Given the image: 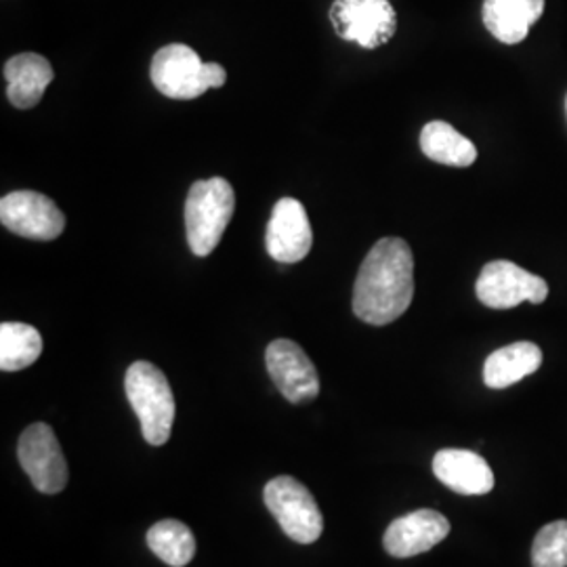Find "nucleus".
Returning a JSON list of instances; mask_svg holds the SVG:
<instances>
[{"label":"nucleus","instance_id":"423d86ee","mask_svg":"<svg viewBox=\"0 0 567 567\" xmlns=\"http://www.w3.org/2000/svg\"><path fill=\"white\" fill-rule=\"evenodd\" d=\"M328 20L339 39L370 51L385 47L398 32V13L389 0H334Z\"/></svg>","mask_w":567,"mask_h":567},{"label":"nucleus","instance_id":"9b49d317","mask_svg":"<svg viewBox=\"0 0 567 567\" xmlns=\"http://www.w3.org/2000/svg\"><path fill=\"white\" fill-rule=\"evenodd\" d=\"M313 246V231L303 204L282 198L274 206L265 231L267 255L278 264H299Z\"/></svg>","mask_w":567,"mask_h":567},{"label":"nucleus","instance_id":"6ab92c4d","mask_svg":"<svg viewBox=\"0 0 567 567\" xmlns=\"http://www.w3.org/2000/svg\"><path fill=\"white\" fill-rule=\"evenodd\" d=\"M145 540L166 566L185 567L196 555V538L192 529L177 519H164L150 527Z\"/></svg>","mask_w":567,"mask_h":567},{"label":"nucleus","instance_id":"f03ea898","mask_svg":"<svg viewBox=\"0 0 567 567\" xmlns=\"http://www.w3.org/2000/svg\"><path fill=\"white\" fill-rule=\"evenodd\" d=\"M236 210V194L224 177H210L189 187L185 200V234L196 257H208L221 243Z\"/></svg>","mask_w":567,"mask_h":567},{"label":"nucleus","instance_id":"a211bd4d","mask_svg":"<svg viewBox=\"0 0 567 567\" xmlns=\"http://www.w3.org/2000/svg\"><path fill=\"white\" fill-rule=\"evenodd\" d=\"M42 353L41 332L30 324L2 322L0 326V370L18 372L34 364Z\"/></svg>","mask_w":567,"mask_h":567},{"label":"nucleus","instance_id":"7ed1b4c3","mask_svg":"<svg viewBox=\"0 0 567 567\" xmlns=\"http://www.w3.org/2000/svg\"><path fill=\"white\" fill-rule=\"evenodd\" d=\"M150 79L168 100H198L208 89H219L227 81V72L219 63H204L200 55L187 44H166L150 65Z\"/></svg>","mask_w":567,"mask_h":567},{"label":"nucleus","instance_id":"0eeeda50","mask_svg":"<svg viewBox=\"0 0 567 567\" xmlns=\"http://www.w3.org/2000/svg\"><path fill=\"white\" fill-rule=\"evenodd\" d=\"M475 292L477 299L489 309H513L524 301L534 305L545 303L548 284L540 276L529 274L519 265L498 259L489 261L482 269L475 284Z\"/></svg>","mask_w":567,"mask_h":567},{"label":"nucleus","instance_id":"9d476101","mask_svg":"<svg viewBox=\"0 0 567 567\" xmlns=\"http://www.w3.org/2000/svg\"><path fill=\"white\" fill-rule=\"evenodd\" d=\"M265 365L274 385L290 404H305L318 398L320 377L301 344L288 339L269 343L265 351Z\"/></svg>","mask_w":567,"mask_h":567},{"label":"nucleus","instance_id":"6e6552de","mask_svg":"<svg viewBox=\"0 0 567 567\" xmlns=\"http://www.w3.org/2000/svg\"><path fill=\"white\" fill-rule=\"evenodd\" d=\"M0 221L25 240L51 243L65 229V217L60 206L39 192H11L0 200Z\"/></svg>","mask_w":567,"mask_h":567},{"label":"nucleus","instance_id":"20e7f679","mask_svg":"<svg viewBox=\"0 0 567 567\" xmlns=\"http://www.w3.org/2000/svg\"><path fill=\"white\" fill-rule=\"evenodd\" d=\"M124 391L142 423L145 442L150 446H164L175 421V395L166 374L150 362H133L124 377Z\"/></svg>","mask_w":567,"mask_h":567},{"label":"nucleus","instance_id":"4468645a","mask_svg":"<svg viewBox=\"0 0 567 567\" xmlns=\"http://www.w3.org/2000/svg\"><path fill=\"white\" fill-rule=\"evenodd\" d=\"M545 0H484L482 20L487 32L503 44L526 41L532 25L543 18Z\"/></svg>","mask_w":567,"mask_h":567},{"label":"nucleus","instance_id":"1a4fd4ad","mask_svg":"<svg viewBox=\"0 0 567 567\" xmlns=\"http://www.w3.org/2000/svg\"><path fill=\"white\" fill-rule=\"evenodd\" d=\"M20 465L42 494H60L68 486V463L55 431L47 423L28 426L18 446Z\"/></svg>","mask_w":567,"mask_h":567},{"label":"nucleus","instance_id":"2eb2a0df","mask_svg":"<svg viewBox=\"0 0 567 567\" xmlns=\"http://www.w3.org/2000/svg\"><path fill=\"white\" fill-rule=\"evenodd\" d=\"M7 97L18 110L39 105L47 86L55 79L53 65L37 53H20L4 63Z\"/></svg>","mask_w":567,"mask_h":567},{"label":"nucleus","instance_id":"f257e3e1","mask_svg":"<svg viewBox=\"0 0 567 567\" xmlns=\"http://www.w3.org/2000/svg\"><path fill=\"white\" fill-rule=\"evenodd\" d=\"M414 299V255L402 238L370 248L353 286V313L372 326L400 320Z\"/></svg>","mask_w":567,"mask_h":567},{"label":"nucleus","instance_id":"dca6fc26","mask_svg":"<svg viewBox=\"0 0 567 567\" xmlns=\"http://www.w3.org/2000/svg\"><path fill=\"white\" fill-rule=\"evenodd\" d=\"M543 364V351L538 344L529 341L511 343L496 349L484 364V383L489 389H507L529 374H534Z\"/></svg>","mask_w":567,"mask_h":567},{"label":"nucleus","instance_id":"f3484780","mask_svg":"<svg viewBox=\"0 0 567 567\" xmlns=\"http://www.w3.org/2000/svg\"><path fill=\"white\" fill-rule=\"evenodd\" d=\"M421 150L429 161L456 168H466L477 161V147L452 124L429 122L421 131Z\"/></svg>","mask_w":567,"mask_h":567},{"label":"nucleus","instance_id":"f8f14e48","mask_svg":"<svg viewBox=\"0 0 567 567\" xmlns=\"http://www.w3.org/2000/svg\"><path fill=\"white\" fill-rule=\"evenodd\" d=\"M450 534V522L442 513L421 508L398 517L391 526L386 527L383 536V547L391 557L405 559L426 553Z\"/></svg>","mask_w":567,"mask_h":567},{"label":"nucleus","instance_id":"aec40b11","mask_svg":"<svg viewBox=\"0 0 567 567\" xmlns=\"http://www.w3.org/2000/svg\"><path fill=\"white\" fill-rule=\"evenodd\" d=\"M532 566L567 567V522H553L536 534Z\"/></svg>","mask_w":567,"mask_h":567},{"label":"nucleus","instance_id":"39448f33","mask_svg":"<svg viewBox=\"0 0 567 567\" xmlns=\"http://www.w3.org/2000/svg\"><path fill=\"white\" fill-rule=\"evenodd\" d=\"M265 507L278 519L288 538L299 545L316 543L324 532V517L313 494L288 475L271 480L264 489Z\"/></svg>","mask_w":567,"mask_h":567},{"label":"nucleus","instance_id":"ddd939ff","mask_svg":"<svg viewBox=\"0 0 567 567\" xmlns=\"http://www.w3.org/2000/svg\"><path fill=\"white\" fill-rule=\"evenodd\" d=\"M433 473L444 486L463 496H482L494 487V473L486 458L471 450H440L433 458Z\"/></svg>","mask_w":567,"mask_h":567},{"label":"nucleus","instance_id":"412c9836","mask_svg":"<svg viewBox=\"0 0 567 567\" xmlns=\"http://www.w3.org/2000/svg\"><path fill=\"white\" fill-rule=\"evenodd\" d=\"M566 112H567V97H566Z\"/></svg>","mask_w":567,"mask_h":567}]
</instances>
